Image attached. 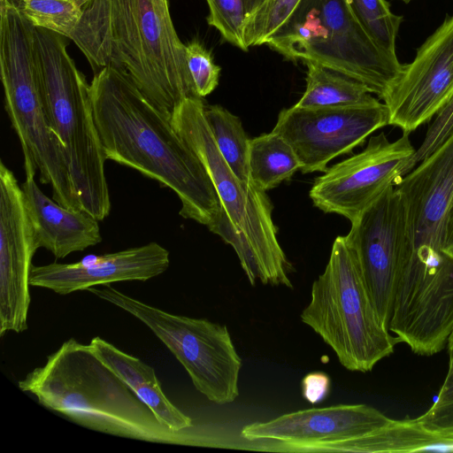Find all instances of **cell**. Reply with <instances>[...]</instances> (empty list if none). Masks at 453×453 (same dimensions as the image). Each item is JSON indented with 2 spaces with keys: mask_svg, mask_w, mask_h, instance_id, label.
I'll use <instances>...</instances> for the list:
<instances>
[{
  "mask_svg": "<svg viewBox=\"0 0 453 453\" xmlns=\"http://www.w3.org/2000/svg\"><path fill=\"white\" fill-rule=\"evenodd\" d=\"M453 95V15L417 50L382 99L389 125L411 134L430 121Z\"/></svg>",
  "mask_w": 453,
  "mask_h": 453,
  "instance_id": "2e32d148",
  "label": "cell"
},
{
  "mask_svg": "<svg viewBox=\"0 0 453 453\" xmlns=\"http://www.w3.org/2000/svg\"><path fill=\"white\" fill-rule=\"evenodd\" d=\"M70 40L94 73L124 72L169 115L183 99L200 97L167 0H88Z\"/></svg>",
  "mask_w": 453,
  "mask_h": 453,
  "instance_id": "7a4b0ae2",
  "label": "cell"
},
{
  "mask_svg": "<svg viewBox=\"0 0 453 453\" xmlns=\"http://www.w3.org/2000/svg\"><path fill=\"white\" fill-rule=\"evenodd\" d=\"M306 87L298 108L365 105L379 100L359 81L316 62L305 63Z\"/></svg>",
  "mask_w": 453,
  "mask_h": 453,
  "instance_id": "44dd1931",
  "label": "cell"
},
{
  "mask_svg": "<svg viewBox=\"0 0 453 453\" xmlns=\"http://www.w3.org/2000/svg\"><path fill=\"white\" fill-rule=\"evenodd\" d=\"M391 419L365 403L338 404L254 422L242 428L241 436L249 441H273L280 451L363 453L366 438Z\"/></svg>",
  "mask_w": 453,
  "mask_h": 453,
  "instance_id": "4fadbf2b",
  "label": "cell"
},
{
  "mask_svg": "<svg viewBox=\"0 0 453 453\" xmlns=\"http://www.w3.org/2000/svg\"><path fill=\"white\" fill-rule=\"evenodd\" d=\"M389 125L387 105L283 109L272 131L293 148L303 173L326 171L334 157L350 153L374 131Z\"/></svg>",
  "mask_w": 453,
  "mask_h": 453,
  "instance_id": "5bb4252c",
  "label": "cell"
},
{
  "mask_svg": "<svg viewBox=\"0 0 453 453\" xmlns=\"http://www.w3.org/2000/svg\"><path fill=\"white\" fill-rule=\"evenodd\" d=\"M89 84L106 158L171 188L180 201L181 217L212 227L221 214L219 198L203 163L174 129L171 115L116 68L95 73Z\"/></svg>",
  "mask_w": 453,
  "mask_h": 453,
  "instance_id": "6da1fadb",
  "label": "cell"
},
{
  "mask_svg": "<svg viewBox=\"0 0 453 453\" xmlns=\"http://www.w3.org/2000/svg\"><path fill=\"white\" fill-rule=\"evenodd\" d=\"M350 223L345 237L357 257L379 319L388 329L398 274L410 249L403 196L397 188L389 187Z\"/></svg>",
  "mask_w": 453,
  "mask_h": 453,
  "instance_id": "7c38bea8",
  "label": "cell"
},
{
  "mask_svg": "<svg viewBox=\"0 0 453 453\" xmlns=\"http://www.w3.org/2000/svg\"><path fill=\"white\" fill-rule=\"evenodd\" d=\"M302 0H264L248 20L244 40L248 48L266 44Z\"/></svg>",
  "mask_w": 453,
  "mask_h": 453,
  "instance_id": "4316f807",
  "label": "cell"
},
{
  "mask_svg": "<svg viewBox=\"0 0 453 453\" xmlns=\"http://www.w3.org/2000/svg\"><path fill=\"white\" fill-rule=\"evenodd\" d=\"M266 45L288 60L316 62L354 79L380 99L404 65L371 40L346 0H302Z\"/></svg>",
  "mask_w": 453,
  "mask_h": 453,
  "instance_id": "ba28073f",
  "label": "cell"
},
{
  "mask_svg": "<svg viewBox=\"0 0 453 453\" xmlns=\"http://www.w3.org/2000/svg\"><path fill=\"white\" fill-rule=\"evenodd\" d=\"M444 251L453 258V201L449 209L444 239Z\"/></svg>",
  "mask_w": 453,
  "mask_h": 453,
  "instance_id": "1f68e13d",
  "label": "cell"
},
{
  "mask_svg": "<svg viewBox=\"0 0 453 453\" xmlns=\"http://www.w3.org/2000/svg\"><path fill=\"white\" fill-rule=\"evenodd\" d=\"M0 73L4 107L19 140L26 176L40 172L52 198L82 210L64 147L53 131L42 94L35 46V27L16 0H0Z\"/></svg>",
  "mask_w": 453,
  "mask_h": 453,
  "instance_id": "5b68a950",
  "label": "cell"
},
{
  "mask_svg": "<svg viewBox=\"0 0 453 453\" xmlns=\"http://www.w3.org/2000/svg\"><path fill=\"white\" fill-rule=\"evenodd\" d=\"M303 398L311 404L324 401L331 388V380L328 374L323 372H313L306 374L301 382Z\"/></svg>",
  "mask_w": 453,
  "mask_h": 453,
  "instance_id": "4dcf8cb0",
  "label": "cell"
},
{
  "mask_svg": "<svg viewBox=\"0 0 453 453\" xmlns=\"http://www.w3.org/2000/svg\"><path fill=\"white\" fill-rule=\"evenodd\" d=\"M300 318L351 372L372 371L400 342L380 322L345 235L334 239Z\"/></svg>",
  "mask_w": 453,
  "mask_h": 453,
  "instance_id": "52a82bcc",
  "label": "cell"
},
{
  "mask_svg": "<svg viewBox=\"0 0 453 453\" xmlns=\"http://www.w3.org/2000/svg\"><path fill=\"white\" fill-rule=\"evenodd\" d=\"M38 250L24 193L0 162V336L28 327L29 276Z\"/></svg>",
  "mask_w": 453,
  "mask_h": 453,
  "instance_id": "9a60e30c",
  "label": "cell"
},
{
  "mask_svg": "<svg viewBox=\"0 0 453 453\" xmlns=\"http://www.w3.org/2000/svg\"><path fill=\"white\" fill-rule=\"evenodd\" d=\"M89 345L95 353L120 377L154 412L158 420L174 431L194 427L193 420L177 408L164 393L155 370L100 336Z\"/></svg>",
  "mask_w": 453,
  "mask_h": 453,
  "instance_id": "d6986e66",
  "label": "cell"
},
{
  "mask_svg": "<svg viewBox=\"0 0 453 453\" xmlns=\"http://www.w3.org/2000/svg\"><path fill=\"white\" fill-rule=\"evenodd\" d=\"M207 22L215 27L224 41L247 51L244 29L250 18L264 0H206Z\"/></svg>",
  "mask_w": 453,
  "mask_h": 453,
  "instance_id": "484cf974",
  "label": "cell"
},
{
  "mask_svg": "<svg viewBox=\"0 0 453 453\" xmlns=\"http://www.w3.org/2000/svg\"><path fill=\"white\" fill-rule=\"evenodd\" d=\"M43 407L96 432L147 442L204 446L193 431H174L93 350L74 338L18 382Z\"/></svg>",
  "mask_w": 453,
  "mask_h": 453,
  "instance_id": "3957f363",
  "label": "cell"
},
{
  "mask_svg": "<svg viewBox=\"0 0 453 453\" xmlns=\"http://www.w3.org/2000/svg\"><path fill=\"white\" fill-rule=\"evenodd\" d=\"M185 55L196 94L203 98L217 88L221 69L210 51L196 40L186 44Z\"/></svg>",
  "mask_w": 453,
  "mask_h": 453,
  "instance_id": "83f0119b",
  "label": "cell"
},
{
  "mask_svg": "<svg viewBox=\"0 0 453 453\" xmlns=\"http://www.w3.org/2000/svg\"><path fill=\"white\" fill-rule=\"evenodd\" d=\"M205 118L218 150L232 172L243 182L252 181L250 164V138L236 115L220 105L205 106Z\"/></svg>",
  "mask_w": 453,
  "mask_h": 453,
  "instance_id": "603a6c76",
  "label": "cell"
},
{
  "mask_svg": "<svg viewBox=\"0 0 453 453\" xmlns=\"http://www.w3.org/2000/svg\"><path fill=\"white\" fill-rule=\"evenodd\" d=\"M447 345L449 367L445 380L435 402L418 419L434 429L453 431V330Z\"/></svg>",
  "mask_w": 453,
  "mask_h": 453,
  "instance_id": "f1b7e54d",
  "label": "cell"
},
{
  "mask_svg": "<svg viewBox=\"0 0 453 453\" xmlns=\"http://www.w3.org/2000/svg\"><path fill=\"white\" fill-rule=\"evenodd\" d=\"M453 133V95L436 114L427 128L424 140L416 150L408 168L411 170L436 150Z\"/></svg>",
  "mask_w": 453,
  "mask_h": 453,
  "instance_id": "f546056e",
  "label": "cell"
},
{
  "mask_svg": "<svg viewBox=\"0 0 453 453\" xmlns=\"http://www.w3.org/2000/svg\"><path fill=\"white\" fill-rule=\"evenodd\" d=\"M21 188L38 249L44 248L55 257L64 258L102 242L98 219L48 197L37 186L35 175L26 176Z\"/></svg>",
  "mask_w": 453,
  "mask_h": 453,
  "instance_id": "ac0fdd59",
  "label": "cell"
},
{
  "mask_svg": "<svg viewBox=\"0 0 453 453\" xmlns=\"http://www.w3.org/2000/svg\"><path fill=\"white\" fill-rule=\"evenodd\" d=\"M403 196L410 250L397 278L396 288L426 294L453 280V258L444 251L447 219L453 201V133L397 184Z\"/></svg>",
  "mask_w": 453,
  "mask_h": 453,
  "instance_id": "9c48e42d",
  "label": "cell"
},
{
  "mask_svg": "<svg viewBox=\"0 0 453 453\" xmlns=\"http://www.w3.org/2000/svg\"><path fill=\"white\" fill-rule=\"evenodd\" d=\"M66 39L35 27L42 94L82 210L100 221L111 211L104 170L107 158L94 119L90 84L69 55Z\"/></svg>",
  "mask_w": 453,
  "mask_h": 453,
  "instance_id": "8992f818",
  "label": "cell"
},
{
  "mask_svg": "<svg viewBox=\"0 0 453 453\" xmlns=\"http://www.w3.org/2000/svg\"><path fill=\"white\" fill-rule=\"evenodd\" d=\"M201 97L183 99L171 114L172 124L208 172L221 205L209 230L234 250L250 283L293 288L292 264L277 238L273 204L266 192L242 181L230 169L214 142Z\"/></svg>",
  "mask_w": 453,
  "mask_h": 453,
  "instance_id": "277c9868",
  "label": "cell"
},
{
  "mask_svg": "<svg viewBox=\"0 0 453 453\" xmlns=\"http://www.w3.org/2000/svg\"><path fill=\"white\" fill-rule=\"evenodd\" d=\"M346 1L371 40L386 54L397 58L395 45L403 16L392 12L386 0Z\"/></svg>",
  "mask_w": 453,
  "mask_h": 453,
  "instance_id": "d4e9b609",
  "label": "cell"
},
{
  "mask_svg": "<svg viewBox=\"0 0 453 453\" xmlns=\"http://www.w3.org/2000/svg\"><path fill=\"white\" fill-rule=\"evenodd\" d=\"M409 134L390 142L380 132L361 152L327 168L310 190L313 204L354 221L405 175L416 151Z\"/></svg>",
  "mask_w": 453,
  "mask_h": 453,
  "instance_id": "8fae6325",
  "label": "cell"
},
{
  "mask_svg": "<svg viewBox=\"0 0 453 453\" xmlns=\"http://www.w3.org/2000/svg\"><path fill=\"white\" fill-rule=\"evenodd\" d=\"M169 265V251L151 242L117 252L88 255L77 263L32 265L29 283L68 295L118 281H146L165 273Z\"/></svg>",
  "mask_w": 453,
  "mask_h": 453,
  "instance_id": "e0dca14e",
  "label": "cell"
},
{
  "mask_svg": "<svg viewBox=\"0 0 453 453\" xmlns=\"http://www.w3.org/2000/svg\"><path fill=\"white\" fill-rule=\"evenodd\" d=\"M249 164L253 183L265 192L291 179L301 168L291 145L273 131L250 140Z\"/></svg>",
  "mask_w": 453,
  "mask_h": 453,
  "instance_id": "7402d4cb",
  "label": "cell"
},
{
  "mask_svg": "<svg viewBox=\"0 0 453 453\" xmlns=\"http://www.w3.org/2000/svg\"><path fill=\"white\" fill-rule=\"evenodd\" d=\"M88 0H16L24 17L37 28L68 39L76 30Z\"/></svg>",
  "mask_w": 453,
  "mask_h": 453,
  "instance_id": "cb8c5ba5",
  "label": "cell"
},
{
  "mask_svg": "<svg viewBox=\"0 0 453 453\" xmlns=\"http://www.w3.org/2000/svg\"><path fill=\"white\" fill-rule=\"evenodd\" d=\"M453 452V431L431 428L416 418L391 419L367 437L364 453Z\"/></svg>",
  "mask_w": 453,
  "mask_h": 453,
  "instance_id": "ffe728a7",
  "label": "cell"
},
{
  "mask_svg": "<svg viewBox=\"0 0 453 453\" xmlns=\"http://www.w3.org/2000/svg\"><path fill=\"white\" fill-rule=\"evenodd\" d=\"M87 291L147 326L185 368L196 389L217 404L239 396L242 359L224 325L166 312L102 285Z\"/></svg>",
  "mask_w": 453,
  "mask_h": 453,
  "instance_id": "30bf717a",
  "label": "cell"
},
{
  "mask_svg": "<svg viewBox=\"0 0 453 453\" xmlns=\"http://www.w3.org/2000/svg\"><path fill=\"white\" fill-rule=\"evenodd\" d=\"M399 1H402V2H403V3H405V4H408V3H410V2H411V1H412V0H399Z\"/></svg>",
  "mask_w": 453,
  "mask_h": 453,
  "instance_id": "d6a6232c",
  "label": "cell"
}]
</instances>
